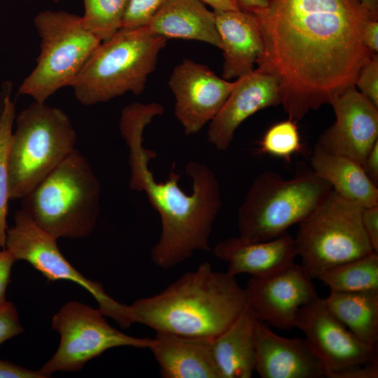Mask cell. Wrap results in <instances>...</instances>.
I'll return each instance as SVG.
<instances>
[{
    "mask_svg": "<svg viewBox=\"0 0 378 378\" xmlns=\"http://www.w3.org/2000/svg\"><path fill=\"white\" fill-rule=\"evenodd\" d=\"M251 13L263 43L258 69L276 78L280 104L295 122L355 86L374 54L360 32L374 18L358 0H269Z\"/></svg>",
    "mask_w": 378,
    "mask_h": 378,
    "instance_id": "cell-1",
    "label": "cell"
},
{
    "mask_svg": "<svg viewBox=\"0 0 378 378\" xmlns=\"http://www.w3.org/2000/svg\"><path fill=\"white\" fill-rule=\"evenodd\" d=\"M155 115L146 104L127 106L122 111L120 130L130 149L129 185L146 194L160 217V237L151 249V260L168 270L189 259L195 251H211L209 241L221 206L220 190L214 173L197 162L186 167V174L192 181L191 194L179 187L180 175L174 172V164L167 181L155 179L148 164L157 155L143 146V132Z\"/></svg>",
    "mask_w": 378,
    "mask_h": 378,
    "instance_id": "cell-2",
    "label": "cell"
},
{
    "mask_svg": "<svg viewBox=\"0 0 378 378\" xmlns=\"http://www.w3.org/2000/svg\"><path fill=\"white\" fill-rule=\"evenodd\" d=\"M246 305L235 276L214 271L209 262L187 272L153 295L128 305L132 322L155 332L215 338Z\"/></svg>",
    "mask_w": 378,
    "mask_h": 378,
    "instance_id": "cell-3",
    "label": "cell"
},
{
    "mask_svg": "<svg viewBox=\"0 0 378 378\" xmlns=\"http://www.w3.org/2000/svg\"><path fill=\"white\" fill-rule=\"evenodd\" d=\"M100 194L91 165L75 149L21 199L22 209L55 239L85 237L95 227Z\"/></svg>",
    "mask_w": 378,
    "mask_h": 378,
    "instance_id": "cell-4",
    "label": "cell"
},
{
    "mask_svg": "<svg viewBox=\"0 0 378 378\" xmlns=\"http://www.w3.org/2000/svg\"><path fill=\"white\" fill-rule=\"evenodd\" d=\"M332 186L303 164L284 179L272 171L258 175L237 212L239 237L247 242L272 240L306 218L332 191Z\"/></svg>",
    "mask_w": 378,
    "mask_h": 378,
    "instance_id": "cell-5",
    "label": "cell"
},
{
    "mask_svg": "<svg viewBox=\"0 0 378 378\" xmlns=\"http://www.w3.org/2000/svg\"><path fill=\"white\" fill-rule=\"evenodd\" d=\"M167 40L145 27L119 29L101 42L71 83L77 100L90 106L127 92L141 94Z\"/></svg>",
    "mask_w": 378,
    "mask_h": 378,
    "instance_id": "cell-6",
    "label": "cell"
},
{
    "mask_svg": "<svg viewBox=\"0 0 378 378\" xmlns=\"http://www.w3.org/2000/svg\"><path fill=\"white\" fill-rule=\"evenodd\" d=\"M77 137L60 108L34 102L16 118L8 153L9 199H22L74 151Z\"/></svg>",
    "mask_w": 378,
    "mask_h": 378,
    "instance_id": "cell-7",
    "label": "cell"
},
{
    "mask_svg": "<svg viewBox=\"0 0 378 378\" xmlns=\"http://www.w3.org/2000/svg\"><path fill=\"white\" fill-rule=\"evenodd\" d=\"M363 207L333 190L303 220L294 238L301 266L312 279L373 250L362 224Z\"/></svg>",
    "mask_w": 378,
    "mask_h": 378,
    "instance_id": "cell-8",
    "label": "cell"
},
{
    "mask_svg": "<svg viewBox=\"0 0 378 378\" xmlns=\"http://www.w3.org/2000/svg\"><path fill=\"white\" fill-rule=\"evenodd\" d=\"M34 22L40 52L18 93L45 103L60 88L71 86L102 41L85 29L81 17L64 10L42 11Z\"/></svg>",
    "mask_w": 378,
    "mask_h": 378,
    "instance_id": "cell-9",
    "label": "cell"
},
{
    "mask_svg": "<svg viewBox=\"0 0 378 378\" xmlns=\"http://www.w3.org/2000/svg\"><path fill=\"white\" fill-rule=\"evenodd\" d=\"M98 309L77 301L66 303L55 314L52 328L61 336L53 356L38 370L45 378L55 372L78 371L90 360L118 346L149 349L153 338L135 337L111 326Z\"/></svg>",
    "mask_w": 378,
    "mask_h": 378,
    "instance_id": "cell-10",
    "label": "cell"
},
{
    "mask_svg": "<svg viewBox=\"0 0 378 378\" xmlns=\"http://www.w3.org/2000/svg\"><path fill=\"white\" fill-rule=\"evenodd\" d=\"M295 327L322 360L326 378H377V346L354 335L318 297L301 307Z\"/></svg>",
    "mask_w": 378,
    "mask_h": 378,
    "instance_id": "cell-11",
    "label": "cell"
},
{
    "mask_svg": "<svg viewBox=\"0 0 378 378\" xmlns=\"http://www.w3.org/2000/svg\"><path fill=\"white\" fill-rule=\"evenodd\" d=\"M15 224L6 232V248L18 260L29 262L50 281L68 280L78 284L89 291L99 304L104 316L111 317L122 328L132 322L128 305L108 295L102 284L82 275L62 255L57 246V239L41 229L22 210L14 216Z\"/></svg>",
    "mask_w": 378,
    "mask_h": 378,
    "instance_id": "cell-12",
    "label": "cell"
},
{
    "mask_svg": "<svg viewBox=\"0 0 378 378\" xmlns=\"http://www.w3.org/2000/svg\"><path fill=\"white\" fill-rule=\"evenodd\" d=\"M244 291L255 317L279 329L294 328L300 308L318 298L312 279L294 262L270 275L251 277Z\"/></svg>",
    "mask_w": 378,
    "mask_h": 378,
    "instance_id": "cell-13",
    "label": "cell"
},
{
    "mask_svg": "<svg viewBox=\"0 0 378 378\" xmlns=\"http://www.w3.org/2000/svg\"><path fill=\"white\" fill-rule=\"evenodd\" d=\"M236 81L215 74L207 66L184 59L173 70L169 85L175 96V116L186 135L197 133L218 114Z\"/></svg>",
    "mask_w": 378,
    "mask_h": 378,
    "instance_id": "cell-14",
    "label": "cell"
},
{
    "mask_svg": "<svg viewBox=\"0 0 378 378\" xmlns=\"http://www.w3.org/2000/svg\"><path fill=\"white\" fill-rule=\"evenodd\" d=\"M335 121L316 143L325 150L347 157L363 165L378 141V108L351 87L332 102Z\"/></svg>",
    "mask_w": 378,
    "mask_h": 378,
    "instance_id": "cell-15",
    "label": "cell"
},
{
    "mask_svg": "<svg viewBox=\"0 0 378 378\" xmlns=\"http://www.w3.org/2000/svg\"><path fill=\"white\" fill-rule=\"evenodd\" d=\"M280 104L275 77L256 69L237 78L225 103L211 120L208 140L218 150H226L239 126L255 112Z\"/></svg>",
    "mask_w": 378,
    "mask_h": 378,
    "instance_id": "cell-16",
    "label": "cell"
},
{
    "mask_svg": "<svg viewBox=\"0 0 378 378\" xmlns=\"http://www.w3.org/2000/svg\"><path fill=\"white\" fill-rule=\"evenodd\" d=\"M255 372L261 378H326L322 360L306 339L281 337L260 321Z\"/></svg>",
    "mask_w": 378,
    "mask_h": 378,
    "instance_id": "cell-17",
    "label": "cell"
},
{
    "mask_svg": "<svg viewBox=\"0 0 378 378\" xmlns=\"http://www.w3.org/2000/svg\"><path fill=\"white\" fill-rule=\"evenodd\" d=\"M213 338L155 332L149 347L163 378H221Z\"/></svg>",
    "mask_w": 378,
    "mask_h": 378,
    "instance_id": "cell-18",
    "label": "cell"
},
{
    "mask_svg": "<svg viewBox=\"0 0 378 378\" xmlns=\"http://www.w3.org/2000/svg\"><path fill=\"white\" fill-rule=\"evenodd\" d=\"M213 251L227 263V272L235 276L241 274L267 276L293 263L298 256L294 237L288 233L258 242L231 237L216 245Z\"/></svg>",
    "mask_w": 378,
    "mask_h": 378,
    "instance_id": "cell-19",
    "label": "cell"
},
{
    "mask_svg": "<svg viewBox=\"0 0 378 378\" xmlns=\"http://www.w3.org/2000/svg\"><path fill=\"white\" fill-rule=\"evenodd\" d=\"M214 13L223 51L222 78H238L251 72L263 48L255 15L242 9Z\"/></svg>",
    "mask_w": 378,
    "mask_h": 378,
    "instance_id": "cell-20",
    "label": "cell"
},
{
    "mask_svg": "<svg viewBox=\"0 0 378 378\" xmlns=\"http://www.w3.org/2000/svg\"><path fill=\"white\" fill-rule=\"evenodd\" d=\"M143 27L167 39L196 40L222 47L215 14L200 0H167Z\"/></svg>",
    "mask_w": 378,
    "mask_h": 378,
    "instance_id": "cell-21",
    "label": "cell"
},
{
    "mask_svg": "<svg viewBox=\"0 0 378 378\" xmlns=\"http://www.w3.org/2000/svg\"><path fill=\"white\" fill-rule=\"evenodd\" d=\"M259 320L247 306L212 340V352L221 378H250L255 372Z\"/></svg>",
    "mask_w": 378,
    "mask_h": 378,
    "instance_id": "cell-22",
    "label": "cell"
},
{
    "mask_svg": "<svg viewBox=\"0 0 378 378\" xmlns=\"http://www.w3.org/2000/svg\"><path fill=\"white\" fill-rule=\"evenodd\" d=\"M310 164L313 172L342 197L363 207L378 205L377 186L368 178L360 163L329 153L316 144Z\"/></svg>",
    "mask_w": 378,
    "mask_h": 378,
    "instance_id": "cell-23",
    "label": "cell"
},
{
    "mask_svg": "<svg viewBox=\"0 0 378 378\" xmlns=\"http://www.w3.org/2000/svg\"><path fill=\"white\" fill-rule=\"evenodd\" d=\"M330 312L363 342L377 346L378 290H330L324 298Z\"/></svg>",
    "mask_w": 378,
    "mask_h": 378,
    "instance_id": "cell-24",
    "label": "cell"
},
{
    "mask_svg": "<svg viewBox=\"0 0 378 378\" xmlns=\"http://www.w3.org/2000/svg\"><path fill=\"white\" fill-rule=\"evenodd\" d=\"M317 279L334 291L378 290V253L372 252L329 268Z\"/></svg>",
    "mask_w": 378,
    "mask_h": 378,
    "instance_id": "cell-25",
    "label": "cell"
},
{
    "mask_svg": "<svg viewBox=\"0 0 378 378\" xmlns=\"http://www.w3.org/2000/svg\"><path fill=\"white\" fill-rule=\"evenodd\" d=\"M11 84L4 85L0 106V248H6L8 230V153L13 134V125L15 118V105L12 100Z\"/></svg>",
    "mask_w": 378,
    "mask_h": 378,
    "instance_id": "cell-26",
    "label": "cell"
},
{
    "mask_svg": "<svg viewBox=\"0 0 378 378\" xmlns=\"http://www.w3.org/2000/svg\"><path fill=\"white\" fill-rule=\"evenodd\" d=\"M83 1V25L102 42L111 37L120 29L128 0Z\"/></svg>",
    "mask_w": 378,
    "mask_h": 378,
    "instance_id": "cell-27",
    "label": "cell"
},
{
    "mask_svg": "<svg viewBox=\"0 0 378 378\" xmlns=\"http://www.w3.org/2000/svg\"><path fill=\"white\" fill-rule=\"evenodd\" d=\"M296 123L288 118L272 126L259 141L258 153L284 158L289 162L292 155L302 148Z\"/></svg>",
    "mask_w": 378,
    "mask_h": 378,
    "instance_id": "cell-28",
    "label": "cell"
},
{
    "mask_svg": "<svg viewBox=\"0 0 378 378\" xmlns=\"http://www.w3.org/2000/svg\"><path fill=\"white\" fill-rule=\"evenodd\" d=\"M167 1L128 0L120 29H134L146 26Z\"/></svg>",
    "mask_w": 378,
    "mask_h": 378,
    "instance_id": "cell-29",
    "label": "cell"
},
{
    "mask_svg": "<svg viewBox=\"0 0 378 378\" xmlns=\"http://www.w3.org/2000/svg\"><path fill=\"white\" fill-rule=\"evenodd\" d=\"M355 86L378 108V57L373 54L361 66Z\"/></svg>",
    "mask_w": 378,
    "mask_h": 378,
    "instance_id": "cell-30",
    "label": "cell"
},
{
    "mask_svg": "<svg viewBox=\"0 0 378 378\" xmlns=\"http://www.w3.org/2000/svg\"><path fill=\"white\" fill-rule=\"evenodd\" d=\"M24 330L14 304H8L0 308V347L7 340L12 338Z\"/></svg>",
    "mask_w": 378,
    "mask_h": 378,
    "instance_id": "cell-31",
    "label": "cell"
},
{
    "mask_svg": "<svg viewBox=\"0 0 378 378\" xmlns=\"http://www.w3.org/2000/svg\"><path fill=\"white\" fill-rule=\"evenodd\" d=\"M362 224L374 252L378 253V205L363 207Z\"/></svg>",
    "mask_w": 378,
    "mask_h": 378,
    "instance_id": "cell-32",
    "label": "cell"
},
{
    "mask_svg": "<svg viewBox=\"0 0 378 378\" xmlns=\"http://www.w3.org/2000/svg\"><path fill=\"white\" fill-rule=\"evenodd\" d=\"M17 260L14 255L7 248L0 251V308L9 302L6 300V290L9 282L11 268Z\"/></svg>",
    "mask_w": 378,
    "mask_h": 378,
    "instance_id": "cell-33",
    "label": "cell"
},
{
    "mask_svg": "<svg viewBox=\"0 0 378 378\" xmlns=\"http://www.w3.org/2000/svg\"><path fill=\"white\" fill-rule=\"evenodd\" d=\"M0 378H45L37 370H31L7 360H0Z\"/></svg>",
    "mask_w": 378,
    "mask_h": 378,
    "instance_id": "cell-34",
    "label": "cell"
},
{
    "mask_svg": "<svg viewBox=\"0 0 378 378\" xmlns=\"http://www.w3.org/2000/svg\"><path fill=\"white\" fill-rule=\"evenodd\" d=\"M360 38L364 46L372 53L378 52V19L369 18L362 25Z\"/></svg>",
    "mask_w": 378,
    "mask_h": 378,
    "instance_id": "cell-35",
    "label": "cell"
},
{
    "mask_svg": "<svg viewBox=\"0 0 378 378\" xmlns=\"http://www.w3.org/2000/svg\"><path fill=\"white\" fill-rule=\"evenodd\" d=\"M368 178L378 185V141L374 144L367 155L362 165Z\"/></svg>",
    "mask_w": 378,
    "mask_h": 378,
    "instance_id": "cell-36",
    "label": "cell"
},
{
    "mask_svg": "<svg viewBox=\"0 0 378 378\" xmlns=\"http://www.w3.org/2000/svg\"><path fill=\"white\" fill-rule=\"evenodd\" d=\"M211 6L214 11L235 10L241 9L235 0H200Z\"/></svg>",
    "mask_w": 378,
    "mask_h": 378,
    "instance_id": "cell-37",
    "label": "cell"
},
{
    "mask_svg": "<svg viewBox=\"0 0 378 378\" xmlns=\"http://www.w3.org/2000/svg\"><path fill=\"white\" fill-rule=\"evenodd\" d=\"M241 9L249 12L265 8L269 0H235Z\"/></svg>",
    "mask_w": 378,
    "mask_h": 378,
    "instance_id": "cell-38",
    "label": "cell"
},
{
    "mask_svg": "<svg viewBox=\"0 0 378 378\" xmlns=\"http://www.w3.org/2000/svg\"><path fill=\"white\" fill-rule=\"evenodd\" d=\"M363 8L374 19H378V0H358Z\"/></svg>",
    "mask_w": 378,
    "mask_h": 378,
    "instance_id": "cell-39",
    "label": "cell"
},
{
    "mask_svg": "<svg viewBox=\"0 0 378 378\" xmlns=\"http://www.w3.org/2000/svg\"><path fill=\"white\" fill-rule=\"evenodd\" d=\"M52 1H55V2H57V1H60V0H52Z\"/></svg>",
    "mask_w": 378,
    "mask_h": 378,
    "instance_id": "cell-40",
    "label": "cell"
}]
</instances>
